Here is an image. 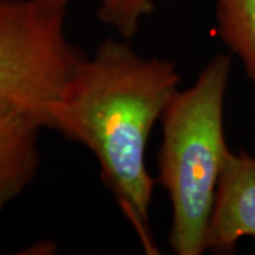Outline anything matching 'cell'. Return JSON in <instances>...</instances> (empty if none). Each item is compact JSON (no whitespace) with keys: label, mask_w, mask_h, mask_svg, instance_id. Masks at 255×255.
Instances as JSON below:
<instances>
[{"label":"cell","mask_w":255,"mask_h":255,"mask_svg":"<svg viewBox=\"0 0 255 255\" xmlns=\"http://www.w3.org/2000/svg\"><path fill=\"white\" fill-rule=\"evenodd\" d=\"M220 38L237 55L255 87V0H214Z\"/></svg>","instance_id":"6"},{"label":"cell","mask_w":255,"mask_h":255,"mask_svg":"<svg viewBox=\"0 0 255 255\" xmlns=\"http://www.w3.org/2000/svg\"><path fill=\"white\" fill-rule=\"evenodd\" d=\"M230 74L231 55L213 57L193 85L174 94L160 118L156 183L170 201L167 241L177 255L207 251L216 193L231 152L224 135Z\"/></svg>","instance_id":"2"},{"label":"cell","mask_w":255,"mask_h":255,"mask_svg":"<svg viewBox=\"0 0 255 255\" xmlns=\"http://www.w3.org/2000/svg\"><path fill=\"white\" fill-rule=\"evenodd\" d=\"M75 1V0H71ZM98 17L114 28L119 37L132 40L136 36L142 21L156 7V0H95Z\"/></svg>","instance_id":"7"},{"label":"cell","mask_w":255,"mask_h":255,"mask_svg":"<svg viewBox=\"0 0 255 255\" xmlns=\"http://www.w3.org/2000/svg\"><path fill=\"white\" fill-rule=\"evenodd\" d=\"M247 237H255V156L230 152L210 219L207 251L231 254Z\"/></svg>","instance_id":"4"},{"label":"cell","mask_w":255,"mask_h":255,"mask_svg":"<svg viewBox=\"0 0 255 255\" xmlns=\"http://www.w3.org/2000/svg\"><path fill=\"white\" fill-rule=\"evenodd\" d=\"M179 90L170 60L139 54L127 38H108L85 55L51 110V129L95 156L102 183L149 255L159 251L150 224L156 180L146 147Z\"/></svg>","instance_id":"1"},{"label":"cell","mask_w":255,"mask_h":255,"mask_svg":"<svg viewBox=\"0 0 255 255\" xmlns=\"http://www.w3.org/2000/svg\"><path fill=\"white\" fill-rule=\"evenodd\" d=\"M71 0H0V108L51 129L85 53L65 34Z\"/></svg>","instance_id":"3"},{"label":"cell","mask_w":255,"mask_h":255,"mask_svg":"<svg viewBox=\"0 0 255 255\" xmlns=\"http://www.w3.org/2000/svg\"><path fill=\"white\" fill-rule=\"evenodd\" d=\"M41 129L34 119L0 108V211L34 182Z\"/></svg>","instance_id":"5"}]
</instances>
